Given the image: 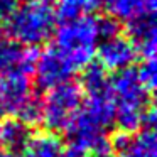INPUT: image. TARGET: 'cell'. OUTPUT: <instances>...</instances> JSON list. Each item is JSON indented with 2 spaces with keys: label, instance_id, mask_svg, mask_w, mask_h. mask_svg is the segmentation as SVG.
<instances>
[{
  "label": "cell",
  "instance_id": "14",
  "mask_svg": "<svg viewBox=\"0 0 157 157\" xmlns=\"http://www.w3.org/2000/svg\"><path fill=\"white\" fill-rule=\"evenodd\" d=\"M63 142L54 133H37L32 135L24 150L21 152L22 157H61Z\"/></svg>",
  "mask_w": 157,
  "mask_h": 157
},
{
  "label": "cell",
  "instance_id": "17",
  "mask_svg": "<svg viewBox=\"0 0 157 157\" xmlns=\"http://www.w3.org/2000/svg\"><path fill=\"white\" fill-rule=\"evenodd\" d=\"M140 81L152 91L155 88V78H157V68H155V58L152 59H144V63L137 68Z\"/></svg>",
  "mask_w": 157,
  "mask_h": 157
},
{
  "label": "cell",
  "instance_id": "13",
  "mask_svg": "<svg viewBox=\"0 0 157 157\" xmlns=\"http://www.w3.org/2000/svg\"><path fill=\"white\" fill-rule=\"evenodd\" d=\"M81 88L86 96H105L110 95V76L100 63H90L83 68L81 73Z\"/></svg>",
  "mask_w": 157,
  "mask_h": 157
},
{
  "label": "cell",
  "instance_id": "21",
  "mask_svg": "<svg viewBox=\"0 0 157 157\" xmlns=\"http://www.w3.org/2000/svg\"><path fill=\"white\" fill-rule=\"evenodd\" d=\"M0 157H15V154H10V152H0Z\"/></svg>",
  "mask_w": 157,
  "mask_h": 157
},
{
  "label": "cell",
  "instance_id": "15",
  "mask_svg": "<svg viewBox=\"0 0 157 157\" xmlns=\"http://www.w3.org/2000/svg\"><path fill=\"white\" fill-rule=\"evenodd\" d=\"M98 7V0H59L56 15L61 21H69L83 15H91V12Z\"/></svg>",
  "mask_w": 157,
  "mask_h": 157
},
{
  "label": "cell",
  "instance_id": "5",
  "mask_svg": "<svg viewBox=\"0 0 157 157\" xmlns=\"http://www.w3.org/2000/svg\"><path fill=\"white\" fill-rule=\"evenodd\" d=\"M85 95L79 85L66 81L48 90L44 100H41V122L48 132L58 133L68 128L69 122L79 110Z\"/></svg>",
  "mask_w": 157,
  "mask_h": 157
},
{
  "label": "cell",
  "instance_id": "3",
  "mask_svg": "<svg viewBox=\"0 0 157 157\" xmlns=\"http://www.w3.org/2000/svg\"><path fill=\"white\" fill-rule=\"evenodd\" d=\"M5 22L9 36L14 41L27 48H37L54 36L58 15L49 0H27L24 5L15 7Z\"/></svg>",
  "mask_w": 157,
  "mask_h": 157
},
{
  "label": "cell",
  "instance_id": "24",
  "mask_svg": "<svg viewBox=\"0 0 157 157\" xmlns=\"http://www.w3.org/2000/svg\"><path fill=\"white\" fill-rule=\"evenodd\" d=\"M0 149H2V147H0Z\"/></svg>",
  "mask_w": 157,
  "mask_h": 157
},
{
  "label": "cell",
  "instance_id": "4",
  "mask_svg": "<svg viewBox=\"0 0 157 157\" xmlns=\"http://www.w3.org/2000/svg\"><path fill=\"white\" fill-rule=\"evenodd\" d=\"M56 48L61 54L75 66V69H83L86 64L93 63L98 48V32L96 19L91 15H83L78 19L61 21L54 31Z\"/></svg>",
  "mask_w": 157,
  "mask_h": 157
},
{
  "label": "cell",
  "instance_id": "6",
  "mask_svg": "<svg viewBox=\"0 0 157 157\" xmlns=\"http://www.w3.org/2000/svg\"><path fill=\"white\" fill-rule=\"evenodd\" d=\"M0 100L5 112L22 122H41V100L37 98L29 76H4L0 78Z\"/></svg>",
  "mask_w": 157,
  "mask_h": 157
},
{
  "label": "cell",
  "instance_id": "20",
  "mask_svg": "<svg viewBox=\"0 0 157 157\" xmlns=\"http://www.w3.org/2000/svg\"><path fill=\"white\" fill-rule=\"evenodd\" d=\"M5 115H7V112H5V106H4V103H2V100H0V122L5 118Z\"/></svg>",
  "mask_w": 157,
  "mask_h": 157
},
{
  "label": "cell",
  "instance_id": "10",
  "mask_svg": "<svg viewBox=\"0 0 157 157\" xmlns=\"http://www.w3.org/2000/svg\"><path fill=\"white\" fill-rule=\"evenodd\" d=\"M155 12H144L127 21V37L142 59L155 58Z\"/></svg>",
  "mask_w": 157,
  "mask_h": 157
},
{
  "label": "cell",
  "instance_id": "8",
  "mask_svg": "<svg viewBox=\"0 0 157 157\" xmlns=\"http://www.w3.org/2000/svg\"><path fill=\"white\" fill-rule=\"evenodd\" d=\"M39 52L34 48L21 44V42L0 41V78L4 76H29L34 71V64Z\"/></svg>",
  "mask_w": 157,
  "mask_h": 157
},
{
  "label": "cell",
  "instance_id": "2",
  "mask_svg": "<svg viewBox=\"0 0 157 157\" xmlns=\"http://www.w3.org/2000/svg\"><path fill=\"white\" fill-rule=\"evenodd\" d=\"M113 125L112 96H86L68 128L64 130L73 149L96 154L110 149L108 128Z\"/></svg>",
  "mask_w": 157,
  "mask_h": 157
},
{
  "label": "cell",
  "instance_id": "18",
  "mask_svg": "<svg viewBox=\"0 0 157 157\" xmlns=\"http://www.w3.org/2000/svg\"><path fill=\"white\" fill-rule=\"evenodd\" d=\"M17 7V0H0V19H7Z\"/></svg>",
  "mask_w": 157,
  "mask_h": 157
},
{
  "label": "cell",
  "instance_id": "23",
  "mask_svg": "<svg viewBox=\"0 0 157 157\" xmlns=\"http://www.w3.org/2000/svg\"><path fill=\"white\" fill-rule=\"evenodd\" d=\"M22 2H27V0H22Z\"/></svg>",
  "mask_w": 157,
  "mask_h": 157
},
{
  "label": "cell",
  "instance_id": "11",
  "mask_svg": "<svg viewBox=\"0 0 157 157\" xmlns=\"http://www.w3.org/2000/svg\"><path fill=\"white\" fill-rule=\"evenodd\" d=\"M32 135L31 125L15 117L0 122V147L10 154H21Z\"/></svg>",
  "mask_w": 157,
  "mask_h": 157
},
{
  "label": "cell",
  "instance_id": "16",
  "mask_svg": "<svg viewBox=\"0 0 157 157\" xmlns=\"http://www.w3.org/2000/svg\"><path fill=\"white\" fill-rule=\"evenodd\" d=\"M96 32H98V39L113 37V36L120 34V24L117 19H113L112 15H106V17H98L96 19Z\"/></svg>",
  "mask_w": 157,
  "mask_h": 157
},
{
  "label": "cell",
  "instance_id": "19",
  "mask_svg": "<svg viewBox=\"0 0 157 157\" xmlns=\"http://www.w3.org/2000/svg\"><path fill=\"white\" fill-rule=\"evenodd\" d=\"M61 157H88V154L81 152V150H78V149H73V147H69L68 150H63Z\"/></svg>",
  "mask_w": 157,
  "mask_h": 157
},
{
  "label": "cell",
  "instance_id": "9",
  "mask_svg": "<svg viewBox=\"0 0 157 157\" xmlns=\"http://www.w3.org/2000/svg\"><path fill=\"white\" fill-rule=\"evenodd\" d=\"M95 56L105 69L117 73L122 69L132 68L133 61L137 59V51L127 36L118 34L100 41Z\"/></svg>",
  "mask_w": 157,
  "mask_h": 157
},
{
  "label": "cell",
  "instance_id": "22",
  "mask_svg": "<svg viewBox=\"0 0 157 157\" xmlns=\"http://www.w3.org/2000/svg\"><path fill=\"white\" fill-rule=\"evenodd\" d=\"M4 39V31H2V25H0V41Z\"/></svg>",
  "mask_w": 157,
  "mask_h": 157
},
{
  "label": "cell",
  "instance_id": "1",
  "mask_svg": "<svg viewBox=\"0 0 157 157\" xmlns=\"http://www.w3.org/2000/svg\"><path fill=\"white\" fill-rule=\"evenodd\" d=\"M110 96L113 103V123L118 132L135 133L140 128H154L155 110L152 91L140 81L135 68L117 71L110 78Z\"/></svg>",
  "mask_w": 157,
  "mask_h": 157
},
{
  "label": "cell",
  "instance_id": "7",
  "mask_svg": "<svg viewBox=\"0 0 157 157\" xmlns=\"http://www.w3.org/2000/svg\"><path fill=\"white\" fill-rule=\"evenodd\" d=\"M75 71V66L61 54V51L56 46H51L37 54L32 73L36 75V83L39 88L51 90L58 85L71 81Z\"/></svg>",
  "mask_w": 157,
  "mask_h": 157
},
{
  "label": "cell",
  "instance_id": "12",
  "mask_svg": "<svg viewBox=\"0 0 157 157\" xmlns=\"http://www.w3.org/2000/svg\"><path fill=\"white\" fill-rule=\"evenodd\" d=\"M98 5L106 9L108 15L117 21H130L144 12H155V0H98Z\"/></svg>",
  "mask_w": 157,
  "mask_h": 157
}]
</instances>
